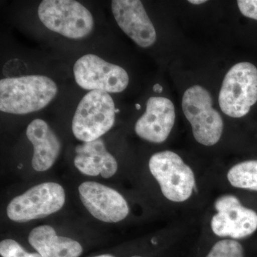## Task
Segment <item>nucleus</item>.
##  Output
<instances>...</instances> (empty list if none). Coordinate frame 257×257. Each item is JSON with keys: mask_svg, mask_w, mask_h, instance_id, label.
Wrapping results in <instances>:
<instances>
[{"mask_svg": "<svg viewBox=\"0 0 257 257\" xmlns=\"http://www.w3.org/2000/svg\"><path fill=\"white\" fill-rule=\"evenodd\" d=\"M57 84L46 76L28 75L2 79L0 110L26 114L41 110L55 99Z\"/></svg>", "mask_w": 257, "mask_h": 257, "instance_id": "f257e3e1", "label": "nucleus"}, {"mask_svg": "<svg viewBox=\"0 0 257 257\" xmlns=\"http://www.w3.org/2000/svg\"><path fill=\"white\" fill-rule=\"evenodd\" d=\"M115 113L114 102L109 93L91 91L77 106L72 119V133L84 143L100 139L114 125Z\"/></svg>", "mask_w": 257, "mask_h": 257, "instance_id": "f03ea898", "label": "nucleus"}, {"mask_svg": "<svg viewBox=\"0 0 257 257\" xmlns=\"http://www.w3.org/2000/svg\"><path fill=\"white\" fill-rule=\"evenodd\" d=\"M38 16L49 30L74 40L88 36L94 28L92 13L73 0L42 1L38 8Z\"/></svg>", "mask_w": 257, "mask_h": 257, "instance_id": "7ed1b4c3", "label": "nucleus"}, {"mask_svg": "<svg viewBox=\"0 0 257 257\" xmlns=\"http://www.w3.org/2000/svg\"><path fill=\"white\" fill-rule=\"evenodd\" d=\"M256 101V67L247 62L235 64L225 76L219 92L221 111L231 117H243Z\"/></svg>", "mask_w": 257, "mask_h": 257, "instance_id": "20e7f679", "label": "nucleus"}, {"mask_svg": "<svg viewBox=\"0 0 257 257\" xmlns=\"http://www.w3.org/2000/svg\"><path fill=\"white\" fill-rule=\"evenodd\" d=\"M212 104L210 93L199 85L189 88L182 98V109L192 125L193 135L198 143L205 146L216 145L224 128L221 114Z\"/></svg>", "mask_w": 257, "mask_h": 257, "instance_id": "39448f33", "label": "nucleus"}, {"mask_svg": "<svg viewBox=\"0 0 257 257\" xmlns=\"http://www.w3.org/2000/svg\"><path fill=\"white\" fill-rule=\"evenodd\" d=\"M149 167L169 200L182 202L191 197L195 188L194 173L178 155L171 151L158 152L150 158Z\"/></svg>", "mask_w": 257, "mask_h": 257, "instance_id": "423d86ee", "label": "nucleus"}, {"mask_svg": "<svg viewBox=\"0 0 257 257\" xmlns=\"http://www.w3.org/2000/svg\"><path fill=\"white\" fill-rule=\"evenodd\" d=\"M64 202L63 187L55 182H45L14 198L8 204L7 213L11 220L26 222L57 212Z\"/></svg>", "mask_w": 257, "mask_h": 257, "instance_id": "0eeeda50", "label": "nucleus"}, {"mask_svg": "<svg viewBox=\"0 0 257 257\" xmlns=\"http://www.w3.org/2000/svg\"><path fill=\"white\" fill-rule=\"evenodd\" d=\"M77 84L87 90L119 93L127 87L130 79L125 69L88 54L77 60L73 68Z\"/></svg>", "mask_w": 257, "mask_h": 257, "instance_id": "6e6552de", "label": "nucleus"}, {"mask_svg": "<svg viewBox=\"0 0 257 257\" xmlns=\"http://www.w3.org/2000/svg\"><path fill=\"white\" fill-rule=\"evenodd\" d=\"M214 206L218 213L213 216L211 226L217 236L242 239L257 229L256 211L243 207L234 196H222Z\"/></svg>", "mask_w": 257, "mask_h": 257, "instance_id": "1a4fd4ad", "label": "nucleus"}, {"mask_svg": "<svg viewBox=\"0 0 257 257\" xmlns=\"http://www.w3.org/2000/svg\"><path fill=\"white\" fill-rule=\"evenodd\" d=\"M79 196L84 207L96 219L116 223L128 215L127 202L110 187L94 182H83L79 187Z\"/></svg>", "mask_w": 257, "mask_h": 257, "instance_id": "9d476101", "label": "nucleus"}, {"mask_svg": "<svg viewBox=\"0 0 257 257\" xmlns=\"http://www.w3.org/2000/svg\"><path fill=\"white\" fill-rule=\"evenodd\" d=\"M111 10L119 28L139 46L149 47L156 42V30L141 1L114 0Z\"/></svg>", "mask_w": 257, "mask_h": 257, "instance_id": "9b49d317", "label": "nucleus"}, {"mask_svg": "<svg viewBox=\"0 0 257 257\" xmlns=\"http://www.w3.org/2000/svg\"><path fill=\"white\" fill-rule=\"evenodd\" d=\"M175 109L167 98L152 96L147 102V109L135 124V132L140 138L152 143L165 142L173 128Z\"/></svg>", "mask_w": 257, "mask_h": 257, "instance_id": "f8f14e48", "label": "nucleus"}, {"mask_svg": "<svg viewBox=\"0 0 257 257\" xmlns=\"http://www.w3.org/2000/svg\"><path fill=\"white\" fill-rule=\"evenodd\" d=\"M27 137L34 146L32 165L37 172L51 168L60 153L61 143L46 121L33 120L27 128Z\"/></svg>", "mask_w": 257, "mask_h": 257, "instance_id": "ddd939ff", "label": "nucleus"}, {"mask_svg": "<svg viewBox=\"0 0 257 257\" xmlns=\"http://www.w3.org/2000/svg\"><path fill=\"white\" fill-rule=\"evenodd\" d=\"M74 165L84 175L110 178L117 171V162L106 150L101 139L84 143L76 147Z\"/></svg>", "mask_w": 257, "mask_h": 257, "instance_id": "4468645a", "label": "nucleus"}, {"mask_svg": "<svg viewBox=\"0 0 257 257\" xmlns=\"http://www.w3.org/2000/svg\"><path fill=\"white\" fill-rule=\"evenodd\" d=\"M28 240L42 257H78L83 251L80 243L70 238L59 236L47 225L32 229Z\"/></svg>", "mask_w": 257, "mask_h": 257, "instance_id": "2eb2a0df", "label": "nucleus"}, {"mask_svg": "<svg viewBox=\"0 0 257 257\" xmlns=\"http://www.w3.org/2000/svg\"><path fill=\"white\" fill-rule=\"evenodd\" d=\"M227 179L233 187L257 191V160L234 166L228 172Z\"/></svg>", "mask_w": 257, "mask_h": 257, "instance_id": "dca6fc26", "label": "nucleus"}, {"mask_svg": "<svg viewBox=\"0 0 257 257\" xmlns=\"http://www.w3.org/2000/svg\"><path fill=\"white\" fill-rule=\"evenodd\" d=\"M206 257H243V248L234 240H221L213 246Z\"/></svg>", "mask_w": 257, "mask_h": 257, "instance_id": "f3484780", "label": "nucleus"}, {"mask_svg": "<svg viewBox=\"0 0 257 257\" xmlns=\"http://www.w3.org/2000/svg\"><path fill=\"white\" fill-rule=\"evenodd\" d=\"M0 254L3 257H42L39 253H28L16 241L5 239L0 243Z\"/></svg>", "mask_w": 257, "mask_h": 257, "instance_id": "a211bd4d", "label": "nucleus"}, {"mask_svg": "<svg viewBox=\"0 0 257 257\" xmlns=\"http://www.w3.org/2000/svg\"><path fill=\"white\" fill-rule=\"evenodd\" d=\"M237 4L243 16L257 20V0H239Z\"/></svg>", "mask_w": 257, "mask_h": 257, "instance_id": "6ab92c4d", "label": "nucleus"}, {"mask_svg": "<svg viewBox=\"0 0 257 257\" xmlns=\"http://www.w3.org/2000/svg\"><path fill=\"white\" fill-rule=\"evenodd\" d=\"M153 90L154 92L156 93H161L162 92V90H163V88H162L160 84H156L153 87Z\"/></svg>", "mask_w": 257, "mask_h": 257, "instance_id": "aec40b11", "label": "nucleus"}, {"mask_svg": "<svg viewBox=\"0 0 257 257\" xmlns=\"http://www.w3.org/2000/svg\"><path fill=\"white\" fill-rule=\"evenodd\" d=\"M189 3L193 5H201L206 3V1H204V0H190Z\"/></svg>", "mask_w": 257, "mask_h": 257, "instance_id": "412c9836", "label": "nucleus"}, {"mask_svg": "<svg viewBox=\"0 0 257 257\" xmlns=\"http://www.w3.org/2000/svg\"><path fill=\"white\" fill-rule=\"evenodd\" d=\"M94 257H114V256H112V255H110V254H104V255H100V256H94Z\"/></svg>", "mask_w": 257, "mask_h": 257, "instance_id": "4be33fe9", "label": "nucleus"}, {"mask_svg": "<svg viewBox=\"0 0 257 257\" xmlns=\"http://www.w3.org/2000/svg\"><path fill=\"white\" fill-rule=\"evenodd\" d=\"M136 107H137V109H140V107H141V106H140V104H136Z\"/></svg>", "mask_w": 257, "mask_h": 257, "instance_id": "5701e85b", "label": "nucleus"}, {"mask_svg": "<svg viewBox=\"0 0 257 257\" xmlns=\"http://www.w3.org/2000/svg\"><path fill=\"white\" fill-rule=\"evenodd\" d=\"M132 257H142V256H132Z\"/></svg>", "mask_w": 257, "mask_h": 257, "instance_id": "b1692460", "label": "nucleus"}]
</instances>
